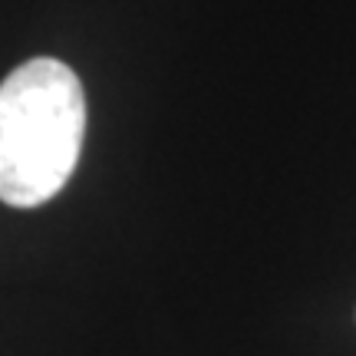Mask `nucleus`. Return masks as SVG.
<instances>
[{
  "label": "nucleus",
  "mask_w": 356,
  "mask_h": 356,
  "mask_svg": "<svg viewBox=\"0 0 356 356\" xmlns=\"http://www.w3.org/2000/svg\"><path fill=\"white\" fill-rule=\"evenodd\" d=\"M86 96L66 63L37 56L0 83V202L37 208L56 198L83 152Z\"/></svg>",
  "instance_id": "obj_1"
}]
</instances>
